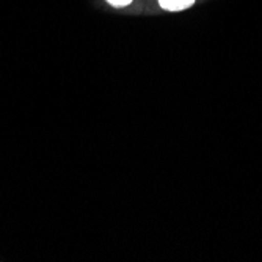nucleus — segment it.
<instances>
[{
	"instance_id": "f257e3e1",
	"label": "nucleus",
	"mask_w": 262,
	"mask_h": 262,
	"mask_svg": "<svg viewBox=\"0 0 262 262\" xmlns=\"http://www.w3.org/2000/svg\"><path fill=\"white\" fill-rule=\"evenodd\" d=\"M195 4V0H159V5L166 11H182Z\"/></svg>"
},
{
	"instance_id": "f03ea898",
	"label": "nucleus",
	"mask_w": 262,
	"mask_h": 262,
	"mask_svg": "<svg viewBox=\"0 0 262 262\" xmlns=\"http://www.w3.org/2000/svg\"><path fill=\"white\" fill-rule=\"evenodd\" d=\"M105 2L110 4L112 7H116V8H124V7L132 4V0H105Z\"/></svg>"
}]
</instances>
